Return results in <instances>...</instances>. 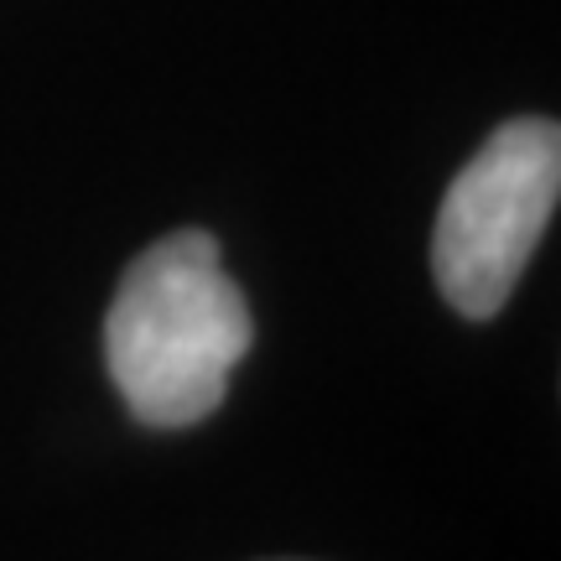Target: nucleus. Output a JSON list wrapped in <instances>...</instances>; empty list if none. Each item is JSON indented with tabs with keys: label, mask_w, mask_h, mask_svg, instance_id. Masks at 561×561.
<instances>
[{
	"label": "nucleus",
	"mask_w": 561,
	"mask_h": 561,
	"mask_svg": "<svg viewBox=\"0 0 561 561\" xmlns=\"http://www.w3.org/2000/svg\"><path fill=\"white\" fill-rule=\"evenodd\" d=\"M255 322L219 265V240L178 229L121 276L104 318L110 380L146 426H193L224 405Z\"/></svg>",
	"instance_id": "1"
},
{
	"label": "nucleus",
	"mask_w": 561,
	"mask_h": 561,
	"mask_svg": "<svg viewBox=\"0 0 561 561\" xmlns=\"http://www.w3.org/2000/svg\"><path fill=\"white\" fill-rule=\"evenodd\" d=\"M561 193V125L525 115L500 125L462 167L437 229H432V276L453 312L494 318L520 271L530 265Z\"/></svg>",
	"instance_id": "2"
}]
</instances>
